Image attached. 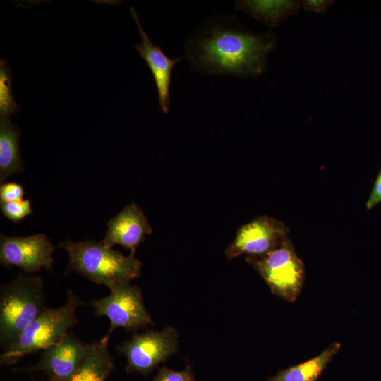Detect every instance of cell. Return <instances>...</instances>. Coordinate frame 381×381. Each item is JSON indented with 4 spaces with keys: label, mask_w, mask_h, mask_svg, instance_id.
<instances>
[{
    "label": "cell",
    "mask_w": 381,
    "mask_h": 381,
    "mask_svg": "<svg viewBox=\"0 0 381 381\" xmlns=\"http://www.w3.org/2000/svg\"><path fill=\"white\" fill-rule=\"evenodd\" d=\"M277 42L274 33L253 32L234 15H216L186 37L183 57L202 75L255 78L265 73Z\"/></svg>",
    "instance_id": "cell-1"
},
{
    "label": "cell",
    "mask_w": 381,
    "mask_h": 381,
    "mask_svg": "<svg viewBox=\"0 0 381 381\" xmlns=\"http://www.w3.org/2000/svg\"><path fill=\"white\" fill-rule=\"evenodd\" d=\"M56 248L65 250L68 255L67 272L75 271L108 288L117 282H131L141 272L142 262L135 255H123L101 241H61Z\"/></svg>",
    "instance_id": "cell-2"
},
{
    "label": "cell",
    "mask_w": 381,
    "mask_h": 381,
    "mask_svg": "<svg viewBox=\"0 0 381 381\" xmlns=\"http://www.w3.org/2000/svg\"><path fill=\"white\" fill-rule=\"evenodd\" d=\"M81 305L80 298L68 289L67 299L62 306L46 307L16 340L4 349L0 355L1 365L15 364L23 356L60 341L78 324L77 310Z\"/></svg>",
    "instance_id": "cell-3"
},
{
    "label": "cell",
    "mask_w": 381,
    "mask_h": 381,
    "mask_svg": "<svg viewBox=\"0 0 381 381\" xmlns=\"http://www.w3.org/2000/svg\"><path fill=\"white\" fill-rule=\"evenodd\" d=\"M43 279L18 274L0 289V344L5 349L44 310Z\"/></svg>",
    "instance_id": "cell-4"
},
{
    "label": "cell",
    "mask_w": 381,
    "mask_h": 381,
    "mask_svg": "<svg viewBox=\"0 0 381 381\" xmlns=\"http://www.w3.org/2000/svg\"><path fill=\"white\" fill-rule=\"evenodd\" d=\"M246 260L263 278L271 291L289 302L299 296L305 279V267L289 238L276 249Z\"/></svg>",
    "instance_id": "cell-5"
},
{
    "label": "cell",
    "mask_w": 381,
    "mask_h": 381,
    "mask_svg": "<svg viewBox=\"0 0 381 381\" xmlns=\"http://www.w3.org/2000/svg\"><path fill=\"white\" fill-rule=\"evenodd\" d=\"M109 294L90 302L94 314L106 317L110 325L107 334L110 337L119 327L128 332H135L153 324L143 300L140 288L130 282H120L109 288Z\"/></svg>",
    "instance_id": "cell-6"
},
{
    "label": "cell",
    "mask_w": 381,
    "mask_h": 381,
    "mask_svg": "<svg viewBox=\"0 0 381 381\" xmlns=\"http://www.w3.org/2000/svg\"><path fill=\"white\" fill-rule=\"evenodd\" d=\"M178 344L177 332L171 326H167L162 331L135 333L117 346L116 349L118 354L126 358V373L147 375L175 353Z\"/></svg>",
    "instance_id": "cell-7"
},
{
    "label": "cell",
    "mask_w": 381,
    "mask_h": 381,
    "mask_svg": "<svg viewBox=\"0 0 381 381\" xmlns=\"http://www.w3.org/2000/svg\"><path fill=\"white\" fill-rule=\"evenodd\" d=\"M289 231V228L275 218L267 215L258 217L238 229L225 253L230 260L243 254L263 255L288 240Z\"/></svg>",
    "instance_id": "cell-8"
},
{
    "label": "cell",
    "mask_w": 381,
    "mask_h": 381,
    "mask_svg": "<svg viewBox=\"0 0 381 381\" xmlns=\"http://www.w3.org/2000/svg\"><path fill=\"white\" fill-rule=\"evenodd\" d=\"M55 247L44 234L28 236H10L1 234L0 263L35 274L44 268L52 270Z\"/></svg>",
    "instance_id": "cell-9"
},
{
    "label": "cell",
    "mask_w": 381,
    "mask_h": 381,
    "mask_svg": "<svg viewBox=\"0 0 381 381\" xmlns=\"http://www.w3.org/2000/svg\"><path fill=\"white\" fill-rule=\"evenodd\" d=\"M90 348V343L80 340L72 332L58 343L43 350L35 365L16 370L42 372L48 381H61L71 375L83 363Z\"/></svg>",
    "instance_id": "cell-10"
},
{
    "label": "cell",
    "mask_w": 381,
    "mask_h": 381,
    "mask_svg": "<svg viewBox=\"0 0 381 381\" xmlns=\"http://www.w3.org/2000/svg\"><path fill=\"white\" fill-rule=\"evenodd\" d=\"M130 11L141 37V43L136 44L135 48L152 72L157 90L160 110L163 114H167L170 107V86L173 69L184 57H168L160 46L153 44L152 39L143 28L134 8L131 6Z\"/></svg>",
    "instance_id": "cell-11"
},
{
    "label": "cell",
    "mask_w": 381,
    "mask_h": 381,
    "mask_svg": "<svg viewBox=\"0 0 381 381\" xmlns=\"http://www.w3.org/2000/svg\"><path fill=\"white\" fill-rule=\"evenodd\" d=\"M152 229L142 209L131 203L107 222V231L101 242L108 248L121 245L135 255L138 247Z\"/></svg>",
    "instance_id": "cell-12"
},
{
    "label": "cell",
    "mask_w": 381,
    "mask_h": 381,
    "mask_svg": "<svg viewBox=\"0 0 381 381\" xmlns=\"http://www.w3.org/2000/svg\"><path fill=\"white\" fill-rule=\"evenodd\" d=\"M109 339L104 336L90 343V351L81 365L61 381H106L114 368Z\"/></svg>",
    "instance_id": "cell-13"
},
{
    "label": "cell",
    "mask_w": 381,
    "mask_h": 381,
    "mask_svg": "<svg viewBox=\"0 0 381 381\" xmlns=\"http://www.w3.org/2000/svg\"><path fill=\"white\" fill-rule=\"evenodd\" d=\"M301 6L298 1L241 0L235 3L236 11H242L270 28L279 25L296 15Z\"/></svg>",
    "instance_id": "cell-14"
},
{
    "label": "cell",
    "mask_w": 381,
    "mask_h": 381,
    "mask_svg": "<svg viewBox=\"0 0 381 381\" xmlns=\"http://www.w3.org/2000/svg\"><path fill=\"white\" fill-rule=\"evenodd\" d=\"M20 131L10 117H0V181L24 171L19 147Z\"/></svg>",
    "instance_id": "cell-15"
},
{
    "label": "cell",
    "mask_w": 381,
    "mask_h": 381,
    "mask_svg": "<svg viewBox=\"0 0 381 381\" xmlns=\"http://www.w3.org/2000/svg\"><path fill=\"white\" fill-rule=\"evenodd\" d=\"M340 346L334 343L318 356L280 371L267 381H316Z\"/></svg>",
    "instance_id": "cell-16"
},
{
    "label": "cell",
    "mask_w": 381,
    "mask_h": 381,
    "mask_svg": "<svg viewBox=\"0 0 381 381\" xmlns=\"http://www.w3.org/2000/svg\"><path fill=\"white\" fill-rule=\"evenodd\" d=\"M12 74L5 59L0 61V117H10L20 111L12 95Z\"/></svg>",
    "instance_id": "cell-17"
},
{
    "label": "cell",
    "mask_w": 381,
    "mask_h": 381,
    "mask_svg": "<svg viewBox=\"0 0 381 381\" xmlns=\"http://www.w3.org/2000/svg\"><path fill=\"white\" fill-rule=\"evenodd\" d=\"M2 214L17 224L33 212L28 199L14 202H0Z\"/></svg>",
    "instance_id": "cell-18"
},
{
    "label": "cell",
    "mask_w": 381,
    "mask_h": 381,
    "mask_svg": "<svg viewBox=\"0 0 381 381\" xmlns=\"http://www.w3.org/2000/svg\"><path fill=\"white\" fill-rule=\"evenodd\" d=\"M153 381H195L190 365L181 371H175L167 367L159 369Z\"/></svg>",
    "instance_id": "cell-19"
},
{
    "label": "cell",
    "mask_w": 381,
    "mask_h": 381,
    "mask_svg": "<svg viewBox=\"0 0 381 381\" xmlns=\"http://www.w3.org/2000/svg\"><path fill=\"white\" fill-rule=\"evenodd\" d=\"M25 194L23 186L16 182L3 183L0 186L1 202H14L23 200Z\"/></svg>",
    "instance_id": "cell-20"
},
{
    "label": "cell",
    "mask_w": 381,
    "mask_h": 381,
    "mask_svg": "<svg viewBox=\"0 0 381 381\" xmlns=\"http://www.w3.org/2000/svg\"><path fill=\"white\" fill-rule=\"evenodd\" d=\"M381 202V167L374 181L371 192L365 203L368 210H372L374 207Z\"/></svg>",
    "instance_id": "cell-21"
},
{
    "label": "cell",
    "mask_w": 381,
    "mask_h": 381,
    "mask_svg": "<svg viewBox=\"0 0 381 381\" xmlns=\"http://www.w3.org/2000/svg\"><path fill=\"white\" fill-rule=\"evenodd\" d=\"M333 3L334 1L328 0H305L301 1V5L307 11L322 14L326 13L327 7Z\"/></svg>",
    "instance_id": "cell-22"
},
{
    "label": "cell",
    "mask_w": 381,
    "mask_h": 381,
    "mask_svg": "<svg viewBox=\"0 0 381 381\" xmlns=\"http://www.w3.org/2000/svg\"><path fill=\"white\" fill-rule=\"evenodd\" d=\"M32 381H35V380H32Z\"/></svg>",
    "instance_id": "cell-23"
}]
</instances>
